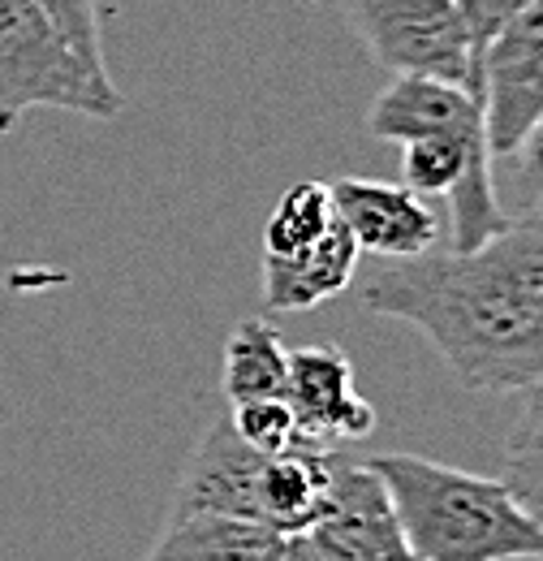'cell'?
<instances>
[{"mask_svg": "<svg viewBox=\"0 0 543 561\" xmlns=\"http://www.w3.org/2000/svg\"><path fill=\"white\" fill-rule=\"evenodd\" d=\"M358 298L418 329L471 393H527L543 380V208L471 251L389 260Z\"/></svg>", "mask_w": 543, "mask_h": 561, "instance_id": "6da1fadb", "label": "cell"}, {"mask_svg": "<svg viewBox=\"0 0 543 561\" xmlns=\"http://www.w3.org/2000/svg\"><path fill=\"white\" fill-rule=\"evenodd\" d=\"M367 462L393 496L414 561L543 558V523L505 480L418 454H371Z\"/></svg>", "mask_w": 543, "mask_h": 561, "instance_id": "7a4b0ae2", "label": "cell"}, {"mask_svg": "<svg viewBox=\"0 0 543 561\" xmlns=\"http://www.w3.org/2000/svg\"><path fill=\"white\" fill-rule=\"evenodd\" d=\"M31 108H61L95 122L126 113L108 66L86 61L31 0H0V135Z\"/></svg>", "mask_w": 543, "mask_h": 561, "instance_id": "3957f363", "label": "cell"}, {"mask_svg": "<svg viewBox=\"0 0 543 561\" xmlns=\"http://www.w3.org/2000/svg\"><path fill=\"white\" fill-rule=\"evenodd\" d=\"M340 18L367 44L376 66L414 78H440L475 91V44L458 0H337Z\"/></svg>", "mask_w": 543, "mask_h": 561, "instance_id": "277c9868", "label": "cell"}, {"mask_svg": "<svg viewBox=\"0 0 543 561\" xmlns=\"http://www.w3.org/2000/svg\"><path fill=\"white\" fill-rule=\"evenodd\" d=\"M483 135L492 160H509L543 117V0L509 18L478 53Z\"/></svg>", "mask_w": 543, "mask_h": 561, "instance_id": "5b68a950", "label": "cell"}, {"mask_svg": "<svg viewBox=\"0 0 543 561\" xmlns=\"http://www.w3.org/2000/svg\"><path fill=\"white\" fill-rule=\"evenodd\" d=\"M307 540L324 561H414L380 471L349 454L337 458L328 501L307 527Z\"/></svg>", "mask_w": 543, "mask_h": 561, "instance_id": "8992f818", "label": "cell"}, {"mask_svg": "<svg viewBox=\"0 0 543 561\" xmlns=\"http://www.w3.org/2000/svg\"><path fill=\"white\" fill-rule=\"evenodd\" d=\"M333 208L354 233L362 255L376 260H418L440 247L444 225L436 208L402 182H371V178H337L328 182Z\"/></svg>", "mask_w": 543, "mask_h": 561, "instance_id": "52a82bcc", "label": "cell"}, {"mask_svg": "<svg viewBox=\"0 0 543 561\" xmlns=\"http://www.w3.org/2000/svg\"><path fill=\"white\" fill-rule=\"evenodd\" d=\"M264 462L268 454H259L255 445H246L238 436V427L224 415L204 427L182 484L173 492L169 518L173 514H195V510H216V514H238V518H259L264 523V501H259V484H264Z\"/></svg>", "mask_w": 543, "mask_h": 561, "instance_id": "ba28073f", "label": "cell"}, {"mask_svg": "<svg viewBox=\"0 0 543 561\" xmlns=\"http://www.w3.org/2000/svg\"><path fill=\"white\" fill-rule=\"evenodd\" d=\"M289 407L298 427L315 445L362 440L376 432V411L354 385V363L337 346L289 351Z\"/></svg>", "mask_w": 543, "mask_h": 561, "instance_id": "9c48e42d", "label": "cell"}, {"mask_svg": "<svg viewBox=\"0 0 543 561\" xmlns=\"http://www.w3.org/2000/svg\"><path fill=\"white\" fill-rule=\"evenodd\" d=\"M483 130V108L466 87L440 78L393 73L367 113V135L380 142H409L423 135H466Z\"/></svg>", "mask_w": 543, "mask_h": 561, "instance_id": "30bf717a", "label": "cell"}, {"mask_svg": "<svg viewBox=\"0 0 543 561\" xmlns=\"http://www.w3.org/2000/svg\"><path fill=\"white\" fill-rule=\"evenodd\" d=\"M358 260L362 251L340 216L311 247L293 255H264V311H311L337 298L349 289Z\"/></svg>", "mask_w": 543, "mask_h": 561, "instance_id": "8fae6325", "label": "cell"}, {"mask_svg": "<svg viewBox=\"0 0 543 561\" xmlns=\"http://www.w3.org/2000/svg\"><path fill=\"white\" fill-rule=\"evenodd\" d=\"M285 549V531L259 518L238 514H173L142 561H276Z\"/></svg>", "mask_w": 543, "mask_h": 561, "instance_id": "7c38bea8", "label": "cell"}, {"mask_svg": "<svg viewBox=\"0 0 543 561\" xmlns=\"http://www.w3.org/2000/svg\"><path fill=\"white\" fill-rule=\"evenodd\" d=\"M340 449L333 445H315V440H298L280 454H268L264 462V484H259V501H264V523L276 531L293 536L307 531L333 489V471H337Z\"/></svg>", "mask_w": 543, "mask_h": 561, "instance_id": "4fadbf2b", "label": "cell"}, {"mask_svg": "<svg viewBox=\"0 0 543 561\" xmlns=\"http://www.w3.org/2000/svg\"><path fill=\"white\" fill-rule=\"evenodd\" d=\"M224 402H251V398H285L289 393V351L268 320H242L224 342L220 367Z\"/></svg>", "mask_w": 543, "mask_h": 561, "instance_id": "5bb4252c", "label": "cell"}, {"mask_svg": "<svg viewBox=\"0 0 543 561\" xmlns=\"http://www.w3.org/2000/svg\"><path fill=\"white\" fill-rule=\"evenodd\" d=\"M337 220L328 182H293L264 225V255H293Z\"/></svg>", "mask_w": 543, "mask_h": 561, "instance_id": "9a60e30c", "label": "cell"}, {"mask_svg": "<svg viewBox=\"0 0 543 561\" xmlns=\"http://www.w3.org/2000/svg\"><path fill=\"white\" fill-rule=\"evenodd\" d=\"M500 480L543 523V380L527 389V407L505 440V476Z\"/></svg>", "mask_w": 543, "mask_h": 561, "instance_id": "2e32d148", "label": "cell"}, {"mask_svg": "<svg viewBox=\"0 0 543 561\" xmlns=\"http://www.w3.org/2000/svg\"><path fill=\"white\" fill-rule=\"evenodd\" d=\"M229 420L238 427V436L246 445H255L259 454H280V449L307 440L302 427H298L293 407H289V398H251V402H238V407H229Z\"/></svg>", "mask_w": 543, "mask_h": 561, "instance_id": "e0dca14e", "label": "cell"}, {"mask_svg": "<svg viewBox=\"0 0 543 561\" xmlns=\"http://www.w3.org/2000/svg\"><path fill=\"white\" fill-rule=\"evenodd\" d=\"M31 4H39V9L53 18V26L66 35L86 61L108 66V61H104V44H100V13H95V0H31Z\"/></svg>", "mask_w": 543, "mask_h": 561, "instance_id": "ac0fdd59", "label": "cell"}, {"mask_svg": "<svg viewBox=\"0 0 543 561\" xmlns=\"http://www.w3.org/2000/svg\"><path fill=\"white\" fill-rule=\"evenodd\" d=\"M458 4H462L466 26H471V44H475V57H478L483 44H487L509 18H518L522 9H531V4H540V0H458Z\"/></svg>", "mask_w": 543, "mask_h": 561, "instance_id": "d6986e66", "label": "cell"}, {"mask_svg": "<svg viewBox=\"0 0 543 561\" xmlns=\"http://www.w3.org/2000/svg\"><path fill=\"white\" fill-rule=\"evenodd\" d=\"M509 160L518 164V182H522L527 191L543 195V117L531 126V135L518 142V151H513Z\"/></svg>", "mask_w": 543, "mask_h": 561, "instance_id": "ffe728a7", "label": "cell"}, {"mask_svg": "<svg viewBox=\"0 0 543 561\" xmlns=\"http://www.w3.org/2000/svg\"><path fill=\"white\" fill-rule=\"evenodd\" d=\"M276 561H324V558H320V549L307 540V531H293V536H285V549H280Z\"/></svg>", "mask_w": 543, "mask_h": 561, "instance_id": "44dd1931", "label": "cell"}]
</instances>
